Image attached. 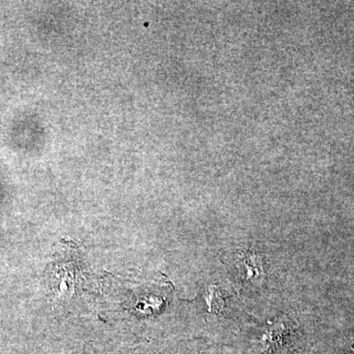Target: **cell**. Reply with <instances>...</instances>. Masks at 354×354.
<instances>
[{
  "label": "cell",
  "mask_w": 354,
  "mask_h": 354,
  "mask_svg": "<svg viewBox=\"0 0 354 354\" xmlns=\"http://www.w3.org/2000/svg\"><path fill=\"white\" fill-rule=\"evenodd\" d=\"M244 269H245V277L247 279H259L261 276H262L260 260L252 257V256L244 261Z\"/></svg>",
  "instance_id": "6da1fadb"
}]
</instances>
